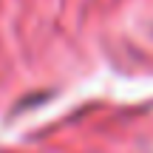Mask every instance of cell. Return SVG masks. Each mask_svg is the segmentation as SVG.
Masks as SVG:
<instances>
[]
</instances>
